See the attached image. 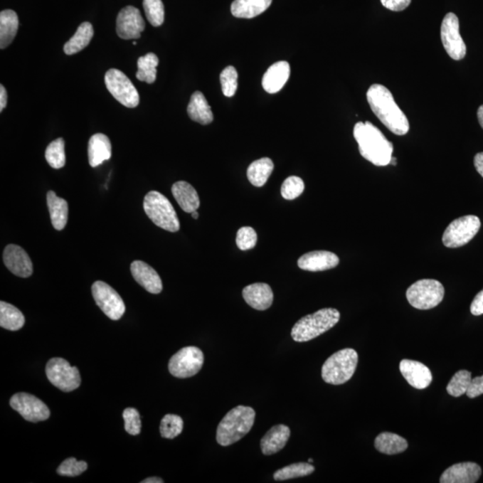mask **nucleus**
<instances>
[{"label": "nucleus", "instance_id": "1", "mask_svg": "<svg viewBox=\"0 0 483 483\" xmlns=\"http://www.w3.org/2000/svg\"><path fill=\"white\" fill-rule=\"evenodd\" d=\"M366 96L371 110L389 131L397 135L408 133V117L395 102L391 90L376 83L370 87Z\"/></svg>", "mask_w": 483, "mask_h": 483}, {"label": "nucleus", "instance_id": "2", "mask_svg": "<svg viewBox=\"0 0 483 483\" xmlns=\"http://www.w3.org/2000/svg\"><path fill=\"white\" fill-rule=\"evenodd\" d=\"M354 137L361 155L368 161L378 166L391 164L394 146L374 124L368 121L358 122L354 128Z\"/></svg>", "mask_w": 483, "mask_h": 483}, {"label": "nucleus", "instance_id": "3", "mask_svg": "<svg viewBox=\"0 0 483 483\" xmlns=\"http://www.w3.org/2000/svg\"><path fill=\"white\" fill-rule=\"evenodd\" d=\"M255 411L249 406L238 405L229 411L221 420L217 429V441L228 447L242 440L252 430Z\"/></svg>", "mask_w": 483, "mask_h": 483}, {"label": "nucleus", "instance_id": "4", "mask_svg": "<svg viewBox=\"0 0 483 483\" xmlns=\"http://www.w3.org/2000/svg\"><path fill=\"white\" fill-rule=\"evenodd\" d=\"M339 319L340 312L336 309H322L299 319L292 329V339L297 342L310 341L331 329Z\"/></svg>", "mask_w": 483, "mask_h": 483}, {"label": "nucleus", "instance_id": "5", "mask_svg": "<svg viewBox=\"0 0 483 483\" xmlns=\"http://www.w3.org/2000/svg\"><path fill=\"white\" fill-rule=\"evenodd\" d=\"M358 354L356 350L346 349L332 354L323 364L322 376L327 383L341 385L349 381L356 373Z\"/></svg>", "mask_w": 483, "mask_h": 483}, {"label": "nucleus", "instance_id": "6", "mask_svg": "<svg viewBox=\"0 0 483 483\" xmlns=\"http://www.w3.org/2000/svg\"><path fill=\"white\" fill-rule=\"evenodd\" d=\"M146 215L159 228L169 232H177L180 229V222L171 203L168 198L157 191L146 194L144 201Z\"/></svg>", "mask_w": 483, "mask_h": 483}, {"label": "nucleus", "instance_id": "7", "mask_svg": "<svg viewBox=\"0 0 483 483\" xmlns=\"http://www.w3.org/2000/svg\"><path fill=\"white\" fill-rule=\"evenodd\" d=\"M444 295L443 285L436 280H418L406 291L409 304L418 310L435 308L442 302Z\"/></svg>", "mask_w": 483, "mask_h": 483}, {"label": "nucleus", "instance_id": "8", "mask_svg": "<svg viewBox=\"0 0 483 483\" xmlns=\"http://www.w3.org/2000/svg\"><path fill=\"white\" fill-rule=\"evenodd\" d=\"M481 228V221L474 215L457 218L451 222L442 236V242L447 248H461L468 244Z\"/></svg>", "mask_w": 483, "mask_h": 483}, {"label": "nucleus", "instance_id": "9", "mask_svg": "<svg viewBox=\"0 0 483 483\" xmlns=\"http://www.w3.org/2000/svg\"><path fill=\"white\" fill-rule=\"evenodd\" d=\"M203 363V351L196 346H186L170 358L169 370L174 377L190 378L199 373Z\"/></svg>", "mask_w": 483, "mask_h": 483}, {"label": "nucleus", "instance_id": "10", "mask_svg": "<svg viewBox=\"0 0 483 483\" xmlns=\"http://www.w3.org/2000/svg\"><path fill=\"white\" fill-rule=\"evenodd\" d=\"M46 375L52 385L64 392L75 391L81 385L79 370L63 358L55 357L48 361Z\"/></svg>", "mask_w": 483, "mask_h": 483}, {"label": "nucleus", "instance_id": "11", "mask_svg": "<svg viewBox=\"0 0 483 483\" xmlns=\"http://www.w3.org/2000/svg\"><path fill=\"white\" fill-rule=\"evenodd\" d=\"M105 83L111 95L127 107H137L140 96L130 79L118 69L111 68L106 73Z\"/></svg>", "mask_w": 483, "mask_h": 483}, {"label": "nucleus", "instance_id": "12", "mask_svg": "<svg viewBox=\"0 0 483 483\" xmlns=\"http://www.w3.org/2000/svg\"><path fill=\"white\" fill-rule=\"evenodd\" d=\"M95 303L107 317L113 321L122 318L126 312V304L117 292L103 281H96L92 287Z\"/></svg>", "mask_w": 483, "mask_h": 483}, {"label": "nucleus", "instance_id": "13", "mask_svg": "<svg viewBox=\"0 0 483 483\" xmlns=\"http://www.w3.org/2000/svg\"><path fill=\"white\" fill-rule=\"evenodd\" d=\"M440 36L445 51L452 59L458 61L465 57L467 46L460 36V20L454 13H448L444 17Z\"/></svg>", "mask_w": 483, "mask_h": 483}, {"label": "nucleus", "instance_id": "14", "mask_svg": "<svg viewBox=\"0 0 483 483\" xmlns=\"http://www.w3.org/2000/svg\"><path fill=\"white\" fill-rule=\"evenodd\" d=\"M9 404L28 422H43L51 416L50 409L41 399L23 392L14 395Z\"/></svg>", "mask_w": 483, "mask_h": 483}, {"label": "nucleus", "instance_id": "15", "mask_svg": "<svg viewBox=\"0 0 483 483\" xmlns=\"http://www.w3.org/2000/svg\"><path fill=\"white\" fill-rule=\"evenodd\" d=\"M145 29V22L140 10L127 6L121 10L117 18V33L123 40H135L141 37Z\"/></svg>", "mask_w": 483, "mask_h": 483}, {"label": "nucleus", "instance_id": "16", "mask_svg": "<svg viewBox=\"0 0 483 483\" xmlns=\"http://www.w3.org/2000/svg\"><path fill=\"white\" fill-rule=\"evenodd\" d=\"M3 260L6 267L14 275L29 277L33 272L32 260L22 248L16 245H9L3 253Z\"/></svg>", "mask_w": 483, "mask_h": 483}, {"label": "nucleus", "instance_id": "17", "mask_svg": "<svg viewBox=\"0 0 483 483\" xmlns=\"http://www.w3.org/2000/svg\"><path fill=\"white\" fill-rule=\"evenodd\" d=\"M403 377L412 387L417 389L428 388L432 381V374L428 367L420 361L405 359L399 364Z\"/></svg>", "mask_w": 483, "mask_h": 483}, {"label": "nucleus", "instance_id": "18", "mask_svg": "<svg viewBox=\"0 0 483 483\" xmlns=\"http://www.w3.org/2000/svg\"><path fill=\"white\" fill-rule=\"evenodd\" d=\"M131 273L137 282L149 293L158 294L163 290L161 277L157 271L142 260H134L131 264Z\"/></svg>", "mask_w": 483, "mask_h": 483}, {"label": "nucleus", "instance_id": "19", "mask_svg": "<svg viewBox=\"0 0 483 483\" xmlns=\"http://www.w3.org/2000/svg\"><path fill=\"white\" fill-rule=\"evenodd\" d=\"M482 475V468L472 462L452 465L441 475V483H474Z\"/></svg>", "mask_w": 483, "mask_h": 483}, {"label": "nucleus", "instance_id": "20", "mask_svg": "<svg viewBox=\"0 0 483 483\" xmlns=\"http://www.w3.org/2000/svg\"><path fill=\"white\" fill-rule=\"evenodd\" d=\"M339 263L338 255L328 251H314L305 253L297 262L300 269L312 271V272L334 269Z\"/></svg>", "mask_w": 483, "mask_h": 483}, {"label": "nucleus", "instance_id": "21", "mask_svg": "<svg viewBox=\"0 0 483 483\" xmlns=\"http://www.w3.org/2000/svg\"><path fill=\"white\" fill-rule=\"evenodd\" d=\"M243 297L255 310L265 311L272 305L274 295L269 285L255 283L244 288Z\"/></svg>", "mask_w": 483, "mask_h": 483}, {"label": "nucleus", "instance_id": "22", "mask_svg": "<svg viewBox=\"0 0 483 483\" xmlns=\"http://www.w3.org/2000/svg\"><path fill=\"white\" fill-rule=\"evenodd\" d=\"M290 76V65L286 61H280L267 69L262 78V86L267 92H279L286 85Z\"/></svg>", "mask_w": 483, "mask_h": 483}, {"label": "nucleus", "instance_id": "23", "mask_svg": "<svg viewBox=\"0 0 483 483\" xmlns=\"http://www.w3.org/2000/svg\"><path fill=\"white\" fill-rule=\"evenodd\" d=\"M291 430L284 425L273 426L260 440V448L266 456H270L282 450L290 440Z\"/></svg>", "mask_w": 483, "mask_h": 483}, {"label": "nucleus", "instance_id": "24", "mask_svg": "<svg viewBox=\"0 0 483 483\" xmlns=\"http://www.w3.org/2000/svg\"><path fill=\"white\" fill-rule=\"evenodd\" d=\"M112 156V147L109 137L103 134H93L89 140L88 157L90 166L96 168Z\"/></svg>", "mask_w": 483, "mask_h": 483}, {"label": "nucleus", "instance_id": "25", "mask_svg": "<svg viewBox=\"0 0 483 483\" xmlns=\"http://www.w3.org/2000/svg\"><path fill=\"white\" fill-rule=\"evenodd\" d=\"M174 198L185 213H193L200 207L199 196L196 190L185 181L174 184L171 189Z\"/></svg>", "mask_w": 483, "mask_h": 483}, {"label": "nucleus", "instance_id": "26", "mask_svg": "<svg viewBox=\"0 0 483 483\" xmlns=\"http://www.w3.org/2000/svg\"><path fill=\"white\" fill-rule=\"evenodd\" d=\"M271 2L272 0H235L231 5V13L238 18H255L265 12Z\"/></svg>", "mask_w": 483, "mask_h": 483}, {"label": "nucleus", "instance_id": "27", "mask_svg": "<svg viewBox=\"0 0 483 483\" xmlns=\"http://www.w3.org/2000/svg\"><path fill=\"white\" fill-rule=\"evenodd\" d=\"M47 203L52 225L57 230H63L68 220V201L58 197L53 191H50L47 194Z\"/></svg>", "mask_w": 483, "mask_h": 483}, {"label": "nucleus", "instance_id": "28", "mask_svg": "<svg viewBox=\"0 0 483 483\" xmlns=\"http://www.w3.org/2000/svg\"><path fill=\"white\" fill-rule=\"evenodd\" d=\"M187 113L191 120L201 124H208L213 121V110L201 92H196L191 97Z\"/></svg>", "mask_w": 483, "mask_h": 483}, {"label": "nucleus", "instance_id": "29", "mask_svg": "<svg viewBox=\"0 0 483 483\" xmlns=\"http://www.w3.org/2000/svg\"><path fill=\"white\" fill-rule=\"evenodd\" d=\"M18 16L13 10H3L0 13V48L4 50L13 43L18 31Z\"/></svg>", "mask_w": 483, "mask_h": 483}, {"label": "nucleus", "instance_id": "30", "mask_svg": "<svg viewBox=\"0 0 483 483\" xmlns=\"http://www.w3.org/2000/svg\"><path fill=\"white\" fill-rule=\"evenodd\" d=\"M375 447L381 453L396 455L408 450V443L398 434L382 432L375 439Z\"/></svg>", "mask_w": 483, "mask_h": 483}, {"label": "nucleus", "instance_id": "31", "mask_svg": "<svg viewBox=\"0 0 483 483\" xmlns=\"http://www.w3.org/2000/svg\"><path fill=\"white\" fill-rule=\"evenodd\" d=\"M95 30L92 23L85 22L80 24L75 36L65 44L64 51L67 55H74L88 46L92 41Z\"/></svg>", "mask_w": 483, "mask_h": 483}, {"label": "nucleus", "instance_id": "32", "mask_svg": "<svg viewBox=\"0 0 483 483\" xmlns=\"http://www.w3.org/2000/svg\"><path fill=\"white\" fill-rule=\"evenodd\" d=\"M274 169L273 161L270 158H262L253 161L248 169V177L250 183L256 187H262Z\"/></svg>", "mask_w": 483, "mask_h": 483}, {"label": "nucleus", "instance_id": "33", "mask_svg": "<svg viewBox=\"0 0 483 483\" xmlns=\"http://www.w3.org/2000/svg\"><path fill=\"white\" fill-rule=\"evenodd\" d=\"M26 323L22 312L14 305L1 301L0 303V326L1 328L16 331L23 328Z\"/></svg>", "mask_w": 483, "mask_h": 483}, {"label": "nucleus", "instance_id": "34", "mask_svg": "<svg viewBox=\"0 0 483 483\" xmlns=\"http://www.w3.org/2000/svg\"><path fill=\"white\" fill-rule=\"evenodd\" d=\"M159 58L154 53H148L139 58L137 61L138 71L137 78L139 81L154 83L157 78Z\"/></svg>", "mask_w": 483, "mask_h": 483}, {"label": "nucleus", "instance_id": "35", "mask_svg": "<svg viewBox=\"0 0 483 483\" xmlns=\"http://www.w3.org/2000/svg\"><path fill=\"white\" fill-rule=\"evenodd\" d=\"M315 468L310 463H297L287 465L275 472L273 477L275 481H287L294 478L304 477L314 472Z\"/></svg>", "mask_w": 483, "mask_h": 483}, {"label": "nucleus", "instance_id": "36", "mask_svg": "<svg viewBox=\"0 0 483 483\" xmlns=\"http://www.w3.org/2000/svg\"><path fill=\"white\" fill-rule=\"evenodd\" d=\"M45 158L48 164L55 169L63 168L65 165V141L58 138L51 142L45 152Z\"/></svg>", "mask_w": 483, "mask_h": 483}, {"label": "nucleus", "instance_id": "37", "mask_svg": "<svg viewBox=\"0 0 483 483\" xmlns=\"http://www.w3.org/2000/svg\"><path fill=\"white\" fill-rule=\"evenodd\" d=\"M471 381L472 374L470 371L465 370L457 371L447 385V393L456 398L467 394Z\"/></svg>", "mask_w": 483, "mask_h": 483}, {"label": "nucleus", "instance_id": "38", "mask_svg": "<svg viewBox=\"0 0 483 483\" xmlns=\"http://www.w3.org/2000/svg\"><path fill=\"white\" fill-rule=\"evenodd\" d=\"M184 429V420L180 416L176 415H166L163 417L159 427L161 437L165 439H175L182 433Z\"/></svg>", "mask_w": 483, "mask_h": 483}, {"label": "nucleus", "instance_id": "39", "mask_svg": "<svg viewBox=\"0 0 483 483\" xmlns=\"http://www.w3.org/2000/svg\"><path fill=\"white\" fill-rule=\"evenodd\" d=\"M145 15L152 26L159 27L164 23L165 10L161 0H144Z\"/></svg>", "mask_w": 483, "mask_h": 483}, {"label": "nucleus", "instance_id": "40", "mask_svg": "<svg viewBox=\"0 0 483 483\" xmlns=\"http://www.w3.org/2000/svg\"><path fill=\"white\" fill-rule=\"evenodd\" d=\"M304 191V183L300 177L292 176L284 181L281 186V196L286 200H294Z\"/></svg>", "mask_w": 483, "mask_h": 483}, {"label": "nucleus", "instance_id": "41", "mask_svg": "<svg viewBox=\"0 0 483 483\" xmlns=\"http://www.w3.org/2000/svg\"><path fill=\"white\" fill-rule=\"evenodd\" d=\"M238 71L234 67H228L222 71L221 75V82L222 92L227 97H233L235 95L238 90Z\"/></svg>", "mask_w": 483, "mask_h": 483}, {"label": "nucleus", "instance_id": "42", "mask_svg": "<svg viewBox=\"0 0 483 483\" xmlns=\"http://www.w3.org/2000/svg\"><path fill=\"white\" fill-rule=\"evenodd\" d=\"M87 468H88V465L86 462H78L75 458L70 457L59 465L57 472L59 475L75 477V476L82 474L83 472H85Z\"/></svg>", "mask_w": 483, "mask_h": 483}, {"label": "nucleus", "instance_id": "43", "mask_svg": "<svg viewBox=\"0 0 483 483\" xmlns=\"http://www.w3.org/2000/svg\"><path fill=\"white\" fill-rule=\"evenodd\" d=\"M236 245L242 251H248L255 248L257 244V234L251 227H243L239 229L236 235Z\"/></svg>", "mask_w": 483, "mask_h": 483}, {"label": "nucleus", "instance_id": "44", "mask_svg": "<svg viewBox=\"0 0 483 483\" xmlns=\"http://www.w3.org/2000/svg\"><path fill=\"white\" fill-rule=\"evenodd\" d=\"M124 429L130 435L137 436L141 433L142 423L140 413L135 408L124 410Z\"/></svg>", "mask_w": 483, "mask_h": 483}, {"label": "nucleus", "instance_id": "45", "mask_svg": "<svg viewBox=\"0 0 483 483\" xmlns=\"http://www.w3.org/2000/svg\"><path fill=\"white\" fill-rule=\"evenodd\" d=\"M412 0H381L384 8L391 11L400 12L408 9Z\"/></svg>", "mask_w": 483, "mask_h": 483}, {"label": "nucleus", "instance_id": "46", "mask_svg": "<svg viewBox=\"0 0 483 483\" xmlns=\"http://www.w3.org/2000/svg\"><path fill=\"white\" fill-rule=\"evenodd\" d=\"M483 394V375L481 377L472 378L467 395L468 398H475Z\"/></svg>", "mask_w": 483, "mask_h": 483}, {"label": "nucleus", "instance_id": "47", "mask_svg": "<svg viewBox=\"0 0 483 483\" xmlns=\"http://www.w3.org/2000/svg\"><path fill=\"white\" fill-rule=\"evenodd\" d=\"M471 312L472 315L479 316L483 314V290L479 292L472 301L471 304Z\"/></svg>", "mask_w": 483, "mask_h": 483}, {"label": "nucleus", "instance_id": "48", "mask_svg": "<svg viewBox=\"0 0 483 483\" xmlns=\"http://www.w3.org/2000/svg\"><path fill=\"white\" fill-rule=\"evenodd\" d=\"M474 162L476 170L483 177V152L475 155Z\"/></svg>", "mask_w": 483, "mask_h": 483}, {"label": "nucleus", "instance_id": "49", "mask_svg": "<svg viewBox=\"0 0 483 483\" xmlns=\"http://www.w3.org/2000/svg\"><path fill=\"white\" fill-rule=\"evenodd\" d=\"M6 103H8V93H6L5 87L1 85H0V111L1 112L4 110Z\"/></svg>", "mask_w": 483, "mask_h": 483}, {"label": "nucleus", "instance_id": "50", "mask_svg": "<svg viewBox=\"0 0 483 483\" xmlns=\"http://www.w3.org/2000/svg\"><path fill=\"white\" fill-rule=\"evenodd\" d=\"M164 481L161 478L158 477H151L145 479L142 483H163Z\"/></svg>", "mask_w": 483, "mask_h": 483}, {"label": "nucleus", "instance_id": "51", "mask_svg": "<svg viewBox=\"0 0 483 483\" xmlns=\"http://www.w3.org/2000/svg\"><path fill=\"white\" fill-rule=\"evenodd\" d=\"M477 117H478V120L479 124H481V127H482L483 129V105L479 107L478 112H477Z\"/></svg>", "mask_w": 483, "mask_h": 483}, {"label": "nucleus", "instance_id": "52", "mask_svg": "<svg viewBox=\"0 0 483 483\" xmlns=\"http://www.w3.org/2000/svg\"><path fill=\"white\" fill-rule=\"evenodd\" d=\"M192 214V217L194 218V220H197L198 218H199V213H197V211H193Z\"/></svg>", "mask_w": 483, "mask_h": 483}, {"label": "nucleus", "instance_id": "53", "mask_svg": "<svg viewBox=\"0 0 483 483\" xmlns=\"http://www.w3.org/2000/svg\"><path fill=\"white\" fill-rule=\"evenodd\" d=\"M391 164L393 166H397V159H396L395 157H392Z\"/></svg>", "mask_w": 483, "mask_h": 483}, {"label": "nucleus", "instance_id": "54", "mask_svg": "<svg viewBox=\"0 0 483 483\" xmlns=\"http://www.w3.org/2000/svg\"><path fill=\"white\" fill-rule=\"evenodd\" d=\"M312 462H314V460H312V458H310V460H308V463L312 464Z\"/></svg>", "mask_w": 483, "mask_h": 483}]
</instances>
